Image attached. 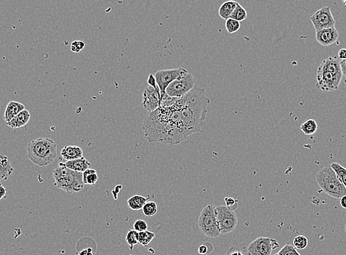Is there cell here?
I'll return each mask as SVG.
<instances>
[{
  "label": "cell",
  "instance_id": "cell-1",
  "mask_svg": "<svg viewBox=\"0 0 346 255\" xmlns=\"http://www.w3.org/2000/svg\"><path fill=\"white\" fill-rule=\"evenodd\" d=\"M178 100L170 106L160 107L146 115L142 128L149 142L175 145L191 136L186 128Z\"/></svg>",
  "mask_w": 346,
  "mask_h": 255
},
{
  "label": "cell",
  "instance_id": "cell-2",
  "mask_svg": "<svg viewBox=\"0 0 346 255\" xmlns=\"http://www.w3.org/2000/svg\"><path fill=\"white\" fill-rule=\"evenodd\" d=\"M178 102L191 135L202 131L206 125L208 105L210 104L204 89L196 86L185 97L178 99Z\"/></svg>",
  "mask_w": 346,
  "mask_h": 255
},
{
  "label": "cell",
  "instance_id": "cell-3",
  "mask_svg": "<svg viewBox=\"0 0 346 255\" xmlns=\"http://www.w3.org/2000/svg\"><path fill=\"white\" fill-rule=\"evenodd\" d=\"M27 157L40 167L50 165L57 157V144L50 139H34L27 146Z\"/></svg>",
  "mask_w": 346,
  "mask_h": 255
},
{
  "label": "cell",
  "instance_id": "cell-4",
  "mask_svg": "<svg viewBox=\"0 0 346 255\" xmlns=\"http://www.w3.org/2000/svg\"><path fill=\"white\" fill-rule=\"evenodd\" d=\"M55 186L65 192L69 193L80 192L84 188V183L83 173L69 169L61 162L53 171Z\"/></svg>",
  "mask_w": 346,
  "mask_h": 255
},
{
  "label": "cell",
  "instance_id": "cell-5",
  "mask_svg": "<svg viewBox=\"0 0 346 255\" xmlns=\"http://www.w3.org/2000/svg\"><path fill=\"white\" fill-rule=\"evenodd\" d=\"M316 180L320 188L331 197L341 199L346 196L345 187L339 181L331 166H326L320 170L317 174Z\"/></svg>",
  "mask_w": 346,
  "mask_h": 255
},
{
  "label": "cell",
  "instance_id": "cell-6",
  "mask_svg": "<svg viewBox=\"0 0 346 255\" xmlns=\"http://www.w3.org/2000/svg\"><path fill=\"white\" fill-rule=\"evenodd\" d=\"M215 207L213 204L205 207L198 219L200 230L209 238H218L221 235L216 219Z\"/></svg>",
  "mask_w": 346,
  "mask_h": 255
},
{
  "label": "cell",
  "instance_id": "cell-7",
  "mask_svg": "<svg viewBox=\"0 0 346 255\" xmlns=\"http://www.w3.org/2000/svg\"><path fill=\"white\" fill-rule=\"evenodd\" d=\"M215 214L221 235H227L236 229L238 218L235 211L226 206L219 205L215 207Z\"/></svg>",
  "mask_w": 346,
  "mask_h": 255
},
{
  "label": "cell",
  "instance_id": "cell-8",
  "mask_svg": "<svg viewBox=\"0 0 346 255\" xmlns=\"http://www.w3.org/2000/svg\"><path fill=\"white\" fill-rule=\"evenodd\" d=\"M197 86L193 74L188 73L184 77L172 82L166 89V94L171 98L180 99L185 97Z\"/></svg>",
  "mask_w": 346,
  "mask_h": 255
},
{
  "label": "cell",
  "instance_id": "cell-9",
  "mask_svg": "<svg viewBox=\"0 0 346 255\" xmlns=\"http://www.w3.org/2000/svg\"><path fill=\"white\" fill-rule=\"evenodd\" d=\"M187 74V70L182 67L156 71L154 77L157 81L158 87L160 90L162 99L166 94V89L172 82L179 78L184 77Z\"/></svg>",
  "mask_w": 346,
  "mask_h": 255
},
{
  "label": "cell",
  "instance_id": "cell-10",
  "mask_svg": "<svg viewBox=\"0 0 346 255\" xmlns=\"http://www.w3.org/2000/svg\"><path fill=\"white\" fill-rule=\"evenodd\" d=\"M279 247V243L274 238L260 237L250 243L247 248L248 255H271L274 250Z\"/></svg>",
  "mask_w": 346,
  "mask_h": 255
},
{
  "label": "cell",
  "instance_id": "cell-11",
  "mask_svg": "<svg viewBox=\"0 0 346 255\" xmlns=\"http://www.w3.org/2000/svg\"><path fill=\"white\" fill-rule=\"evenodd\" d=\"M310 20L314 26L315 32L323 29L335 27V19L329 6H324L310 16Z\"/></svg>",
  "mask_w": 346,
  "mask_h": 255
},
{
  "label": "cell",
  "instance_id": "cell-12",
  "mask_svg": "<svg viewBox=\"0 0 346 255\" xmlns=\"http://www.w3.org/2000/svg\"><path fill=\"white\" fill-rule=\"evenodd\" d=\"M316 88L324 92H334L338 89L342 77L324 71L318 66L316 74Z\"/></svg>",
  "mask_w": 346,
  "mask_h": 255
},
{
  "label": "cell",
  "instance_id": "cell-13",
  "mask_svg": "<svg viewBox=\"0 0 346 255\" xmlns=\"http://www.w3.org/2000/svg\"><path fill=\"white\" fill-rule=\"evenodd\" d=\"M162 105V95L159 87L147 86L143 92V108L148 112H153Z\"/></svg>",
  "mask_w": 346,
  "mask_h": 255
},
{
  "label": "cell",
  "instance_id": "cell-14",
  "mask_svg": "<svg viewBox=\"0 0 346 255\" xmlns=\"http://www.w3.org/2000/svg\"><path fill=\"white\" fill-rule=\"evenodd\" d=\"M315 38L322 46H331L338 41L339 32L336 27L323 29L315 32Z\"/></svg>",
  "mask_w": 346,
  "mask_h": 255
},
{
  "label": "cell",
  "instance_id": "cell-15",
  "mask_svg": "<svg viewBox=\"0 0 346 255\" xmlns=\"http://www.w3.org/2000/svg\"><path fill=\"white\" fill-rule=\"evenodd\" d=\"M319 67L337 77H342L339 60L335 57H329L326 59L323 60L320 64Z\"/></svg>",
  "mask_w": 346,
  "mask_h": 255
},
{
  "label": "cell",
  "instance_id": "cell-16",
  "mask_svg": "<svg viewBox=\"0 0 346 255\" xmlns=\"http://www.w3.org/2000/svg\"><path fill=\"white\" fill-rule=\"evenodd\" d=\"M61 155L66 161H70L84 157V152L79 146H65L61 150Z\"/></svg>",
  "mask_w": 346,
  "mask_h": 255
},
{
  "label": "cell",
  "instance_id": "cell-17",
  "mask_svg": "<svg viewBox=\"0 0 346 255\" xmlns=\"http://www.w3.org/2000/svg\"><path fill=\"white\" fill-rule=\"evenodd\" d=\"M24 110V105L23 104L19 103L16 101L10 102L6 107V111H5L4 119L6 124H8L14 117L17 116L19 113Z\"/></svg>",
  "mask_w": 346,
  "mask_h": 255
},
{
  "label": "cell",
  "instance_id": "cell-18",
  "mask_svg": "<svg viewBox=\"0 0 346 255\" xmlns=\"http://www.w3.org/2000/svg\"><path fill=\"white\" fill-rule=\"evenodd\" d=\"M64 165L66 168L74 172L84 173V172L90 168L91 162L85 157H83L77 160L66 161L64 162Z\"/></svg>",
  "mask_w": 346,
  "mask_h": 255
},
{
  "label": "cell",
  "instance_id": "cell-19",
  "mask_svg": "<svg viewBox=\"0 0 346 255\" xmlns=\"http://www.w3.org/2000/svg\"><path fill=\"white\" fill-rule=\"evenodd\" d=\"M14 171L7 156L0 155V183L7 180Z\"/></svg>",
  "mask_w": 346,
  "mask_h": 255
},
{
  "label": "cell",
  "instance_id": "cell-20",
  "mask_svg": "<svg viewBox=\"0 0 346 255\" xmlns=\"http://www.w3.org/2000/svg\"><path fill=\"white\" fill-rule=\"evenodd\" d=\"M30 113L27 110L24 109L21 113H19L16 117H14L11 121L6 124L10 128L12 129H17V128H21L22 126H25L26 124L30 121Z\"/></svg>",
  "mask_w": 346,
  "mask_h": 255
},
{
  "label": "cell",
  "instance_id": "cell-21",
  "mask_svg": "<svg viewBox=\"0 0 346 255\" xmlns=\"http://www.w3.org/2000/svg\"><path fill=\"white\" fill-rule=\"evenodd\" d=\"M149 196L144 197V196H141L139 194H136L133 196L132 197L130 198L127 201L128 207L131 209L135 211L140 210L142 209L144 204L149 200Z\"/></svg>",
  "mask_w": 346,
  "mask_h": 255
},
{
  "label": "cell",
  "instance_id": "cell-22",
  "mask_svg": "<svg viewBox=\"0 0 346 255\" xmlns=\"http://www.w3.org/2000/svg\"><path fill=\"white\" fill-rule=\"evenodd\" d=\"M237 5H238L237 2H225L219 8V16L224 20H228V19H230V16L236 8Z\"/></svg>",
  "mask_w": 346,
  "mask_h": 255
},
{
  "label": "cell",
  "instance_id": "cell-23",
  "mask_svg": "<svg viewBox=\"0 0 346 255\" xmlns=\"http://www.w3.org/2000/svg\"><path fill=\"white\" fill-rule=\"evenodd\" d=\"M300 131L306 136H312L318 131V124L314 119H309L300 126Z\"/></svg>",
  "mask_w": 346,
  "mask_h": 255
},
{
  "label": "cell",
  "instance_id": "cell-24",
  "mask_svg": "<svg viewBox=\"0 0 346 255\" xmlns=\"http://www.w3.org/2000/svg\"><path fill=\"white\" fill-rule=\"evenodd\" d=\"M83 179H84V185H90L94 186L98 180L97 172L92 168H89L83 173Z\"/></svg>",
  "mask_w": 346,
  "mask_h": 255
},
{
  "label": "cell",
  "instance_id": "cell-25",
  "mask_svg": "<svg viewBox=\"0 0 346 255\" xmlns=\"http://www.w3.org/2000/svg\"><path fill=\"white\" fill-rule=\"evenodd\" d=\"M331 168L335 172L336 175L338 178L339 181L342 183L346 188V168L337 162H333L331 164Z\"/></svg>",
  "mask_w": 346,
  "mask_h": 255
},
{
  "label": "cell",
  "instance_id": "cell-26",
  "mask_svg": "<svg viewBox=\"0 0 346 255\" xmlns=\"http://www.w3.org/2000/svg\"><path fill=\"white\" fill-rule=\"evenodd\" d=\"M247 17H248V14H247L246 10L240 3H238L236 8H235V11H234L232 16H230V19H235L237 22H241L245 20Z\"/></svg>",
  "mask_w": 346,
  "mask_h": 255
},
{
  "label": "cell",
  "instance_id": "cell-27",
  "mask_svg": "<svg viewBox=\"0 0 346 255\" xmlns=\"http://www.w3.org/2000/svg\"><path fill=\"white\" fill-rule=\"evenodd\" d=\"M156 234L154 232L148 231V230L139 232V243L146 247L153 240Z\"/></svg>",
  "mask_w": 346,
  "mask_h": 255
},
{
  "label": "cell",
  "instance_id": "cell-28",
  "mask_svg": "<svg viewBox=\"0 0 346 255\" xmlns=\"http://www.w3.org/2000/svg\"><path fill=\"white\" fill-rule=\"evenodd\" d=\"M126 240L129 245L130 249L132 250L135 245L139 243V232L134 230H130L127 233Z\"/></svg>",
  "mask_w": 346,
  "mask_h": 255
},
{
  "label": "cell",
  "instance_id": "cell-29",
  "mask_svg": "<svg viewBox=\"0 0 346 255\" xmlns=\"http://www.w3.org/2000/svg\"><path fill=\"white\" fill-rule=\"evenodd\" d=\"M143 212L147 217H154L158 212V206L155 201H147L142 208Z\"/></svg>",
  "mask_w": 346,
  "mask_h": 255
},
{
  "label": "cell",
  "instance_id": "cell-30",
  "mask_svg": "<svg viewBox=\"0 0 346 255\" xmlns=\"http://www.w3.org/2000/svg\"><path fill=\"white\" fill-rule=\"evenodd\" d=\"M240 22L235 19H228L225 21V28L229 34L235 33L240 29Z\"/></svg>",
  "mask_w": 346,
  "mask_h": 255
},
{
  "label": "cell",
  "instance_id": "cell-31",
  "mask_svg": "<svg viewBox=\"0 0 346 255\" xmlns=\"http://www.w3.org/2000/svg\"><path fill=\"white\" fill-rule=\"evenodd\" d=\"M308 246V239L304 235H298L293 240V246L297 249H304Z\"/></svg>",
  "mask_w": 346,
  "mask_h": 255
},
{
  "label": "cell",
  "instance_id": "cell-32",
  "mask_svg": "<svg viewBox=\"0 0 346 255\" xmlns=\"http://www.w3.org/2000/svg\"><path fill=\"white\" fill-rule=\"evenodd\" d=\"M274 255H301L299 254L298 251H297L296 248L294 247L292 245L287 244L284 245L283 247L281 248L277 253L274 254Z\"/></svg>",
  "mask_w": 346,
  "mask_h": 255
},
{
  "label": "cell",
  "instance_id": "cell-33",
  "mask_svg": "<svg viewBox=\"0 0 346 255\" xmlns=\"http://www.w3.org/2000/svg\"><path fill=\"white\" fill-rule=\"evenodd\" d=\"M85 48V43L82 40H74L71 45V51L74 53H80Z\"/></svg>",
  "mask_w": 346,
  "mask_h": 255
},
{
  "label": "cell",
  "instance_id": "cell-34",
  "mask_svg": "<svg viewBox=\"0 0 346 255\" xmlns=\"http://www.w3.org/2000/svg\"><path fill=\"white\" fill-rule=\"evenodd\" d=\"M147 228H148V225H147V223L145 221L139 219V220L136 221L134 222V230H136V232H144L147 230Z\"/></svg>",
  "mask_w": 346,
  "mask_h": 255
},
{
  "label": "cell",
  "instance_id": "cell-35",
  "mask_svg": "<svg viewBox=\"0 0 346 255\" xmlns=\"http://www.w3.org/2000/svg\"><path fill=\"white\" fill-rule=\"evenodd\" d=\"M225 201L226 203V207L230 210L235 211L238 207V201L233 198H225Z\"/></svg>",
  "mask_w": 346,
  "mask_h": 255
},
{
  "label": "cell",
  "instance_id": "cell-36",
  "mask_svg": "<svg viewBox=\"0 0 346 255\" xmlns=\"http://www.w3.org/2000/svg\"><path fill=\"white\" fill-rule=\"evenodd\" d=\"M97 250V247H89L84 248L78 251L79 255H94Z\"/></svg>",
  "mask_w": 346,
  "mask_h": 255
},
{
  "label": "cell",
  "instance_id": "cell-37",
  "mask_svg": "<svg viewBox=\"0 0 346 255\" xmlns=\"http://www.w3.org/2000/svg\"><path fill=\"white\" fill-rule=\"evenodd\" d=\"M227 255H244L237 246H232L227 251Z\"/></svg>",
  "mask_w": 346,
  "mask_h": 255
},
{
  "label": "cell",
  "instance_id": "cell-38",
  "mask_svg": "<svg viewBox=\"0 0 346 255\" xmlns=\"http://www.w3.org/2000/svg\"><path fill=\"white\" fill-rule=\"evenodd\" d=\"M7 197V190L0 183V201Z\"/></svg>",
  "mask_w": 346,
  "mask_h": 255
},
{
  "label": "cell",
  "instance_id": "cell-39",
  "mask_svg": "<svg viewBox=\"0 0 346 255\" xmlns=\"http://www.w3.org/2000/svg\"><path fill=\"white\" fill-rule=\"evenodd\" d=\"M147 83H148V86H152V87H157L158 86L155 77L152 74H149L148 79H147Z\"/></svg>",
  "mask_w": 346,
  "mask_h": 255
},
{
  "label": "cell",
  "instance_id": "cell-40",
  "mask_svg": "<svg viewBox=\"0 0 346 255\" xmlns=\"http://www.w3.org/2000/svg\"><path fill=\"white\" fill-rule=\"evenodd\" d=\"M340 63L341 71H342V76H345L346 77V59L343 61H339Z\"/></svg>",
  "mask_w": 346,
  "mask_h": 255
},
{
  "label": "cell",
  "instance_id": "cell-41",
  "mask_svg": "<svg viewBox=\"0 0 346 255\" xmlns=\"http://www.w3.org/2000/svg\"><path fill=\"white\" fill-rule=\"evenodd\" d=\"M339 59L340 61H343L346 59V50L345 49H342L338 52Z\"/></svg>",
  "mask_w": 346,
  "mask_h": 255
},
{
  "label": "cell",
  "instance_id": "cell-42",
  "mask_svg": "<svg viewBox=\"0 0 346 255\" xmlns=\"http://www.w3.org/2000/svg\"><path fill=\"white\" fill-rule=\"evenodd\" d=\"M207 247H206V246H204V245H202V246H201L199 248H198V252H199V254H206V253H207Z\"/></svg>",
  "mask_w": 346,
  "mask_h": 255
},
{
  "label": "cell",
  "instance_id": "cell-43",
  "mask_svg": "<svg viewBox=\"0 0 346 255\" xmlns=\"http://www.w3.org/2000/svg\"><path fill=\"white\" fill-rule=\"evenodd\" d=\"M340 205L342 208L346 209V196H342L340 199Z\"/></svg>",
  "mask_w": 346,
  "mask_h": 255
},
{
  "label": "cell",
  "instance_id": "cell-44",
  "mask_svg": "<svg viewBox=\"0 0 346 255\" xmlns=\"http://www.w3.org/2000/svg\"><path fill=\"white\" fill-rule=\"evenodd\" d=\"M343 4L345 5V6H346V0L345 1L343 2Z\"/></svg>",
  "mask_w": 346,
  "mask_h": 255
},
{
  "label": "cell",
  "instance_id": "cell-45",
  "mask_svg": "<svg viewBox=\"0 0 346 255\" xmlns=\"http://www.w3.org/2000/svg\"><path fill=\"white\" fill-rule=\"evenodd\" d=\"M345 235H346V223H345Z\"/></svg>",
  "mask_w": 346,
  "mask_h": 255
}]
</instances>
